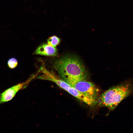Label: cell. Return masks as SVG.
Wrapping results in <instances>:
<instances>
[{"instance_id":"1","label":"cell","mask_w":133,"mask_h":133,"mask_svg":"<svg viewBox=\"0 0 133 133\" xmlns=\"http://www.w3.org/2000/svg\"><path fill=\"white\" fill-rule=\"evenodd\" d=\"M53 66L60 77L71 86L79 81L87 80L88 76L82 62L72 55L62 57L55 61Z\"/></svg>"},{"instance_id":"2","label":"cell","mask_w":133,"mask_h":133,"mask_svg":"<svg viewBox=\"0 0 133 133\" xmlns=\"http://www.w3.org/2000/svg\"><path fill=\"white\" fill-rule=\"evenodd\" d=\"M132 94L133 83L128 80L104 92L99 98V104L112 110L123 99Z\"/></svg>"},{"instance_id":"3","label":"cell","mask_w":133,"mask_h":133,"mask_svg":"<svg viewBox=\"0 0 133 133\" xmlns=\"http://www.w3.org/2000/svg\"><path fill=\"white\" fill-rule=\"evenodd\" d=\"M72 86L82 94L98 100L99 89L94 84L87 80L79 81Z\"/></svg>"},{"instance_id":"4","label":"cell","mask_w":133,"mask_h":133,"mask_svg":"<svg viewBox=\"0 0 133 133\" xmlns=\"http://www.w3.org/2000/svg\"><path fill=\"white\" fill-rule=\"evenodd\" d=\"M30 80H29L25 82L18 83L1 93L0 94V104L12 99L18 92L26 86Z\"/></svg>"},{"instance_id":"5","label":"cell","mask_w":133,"mask_h":133,"mask_svg":"<svg viewBox=\"0 0 133 133\" xmlns=\"http://www.w3.org/2000/svg\"><path fill=\"white\" fill-rule=\"evenodd\" d=\"M57 54V50L56 47L44 44L39 46L33 54L48 56H55Z\"/></svg>"},{"instance_id":"6","label":"cell","mask_w":133,"mask_h":133,"mask_svg":"<svg viewBox=\"0 0 133 133\" xmlns=\"http://www.w3.org/2000/svg\"><path fill=\"white\" fill-rule=\"evenodd\" d=\"M60 39L55 35L49 37L47 39V44L54 47H56L60 42Z\"/></svg>"},{"instance_id":"7","label":"cell","mask_w":133,"mask_h":133,"mask_svg":"<svg viewBox=\"0 0 133 133\" xmlns=\"http://www.w3.org/2000/svg\"><path fill=\"white\" fill-rule=\"evenodd\" d=\"M18 64V62L17 59L14 57L10 58L7 62L8 66L10 69H13L16 68Z\"/></svg>"}]
</instances>
